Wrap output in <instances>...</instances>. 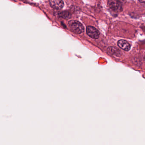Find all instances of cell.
<instances>
[{
	"label": "cell",
	"instance_id": "6da1fadb",
	"mask_svg": "<svg viewBox=\"0 0 145 145\" xmlns=\"http://www.w3.org/2000/svg\"><path fill=\"white\" fill-rule=\"evenodd\" d=\"M68 26L70 30L74 33L80 34L84 32V26L81 23L77 21L72 20L69 21Z\"/></svg>",
	"mask_w": 145,
	"mask_h": 145
},
{
	"label": "cell",
	"instance_id": "7a4b0ae2",
	"mask_svg": "<svg viewBox=\"0 0 145 145\" xmlns=\"http://www.w3.org/2000/svg\"><path fill=\"white\" fill-rule=\"evenodd\" d=\"M108 5L111 9L117 12H120L123 10V7L121 3L118 0H109Z\"/></svg>",
	"mask_w": 145,
	"mask_h": 145
},
{
	"label": "cell",
	"instance_id": "3957f363",
	"mask_svg": "<svg viewBox=\"0 0 145 145\" xmlns=\"http://www.w3.org/2000/svg\"><path fill=\"white\" fill-rule=\"evenodd\" d=\"M86 33L88 36L93 39H98L99 37V32L93 26H87L86 28Z\"/></svg>",
	"mask_w": 145,
	"mask_h": 145
},
{
	"label": "cell",
	"instance_id": "277c9868",
	"mask_svg": "<svg viewBox=\"0 0 145 145\" xmlns=\"http://www.w3.org/2000/svg\"><path fill=\"white\" fill-rule=\"evenodd\" d=\"M51 7L56 9H61L64 6V3L62 0H49Z\"/></svg>",
	"mask_w": 145,
	"mask_h": 145
},
{
	"label": "cell",
	"instance_id": "5b68a950",
	"mask_svg": "<svg viewBox=\"0 0 145 145\" xmlns=\"http://www.w3.org/2000/svg\"><path fill=\"white\" fill-rule=\"evenodd\" d=\"M118 44L120 48L126 51H129L130 49V44L125 40H120L118 41Z\"/></svg>",
	"mask_w": 145,
	"mask_h": 145
},
{
	"label": "cell",
	"instance_id": "8992f818",
	"mask_svg": "<svg viewBox=\"0 0 145 145\" xmlns=\"http://www.w3.org/2000/svg\"><path fill=\"white\" fill-rule=\"evenodd\" d=\"M108 51L111 55H113L117 57H120L121 56V53L119 49L116 47H110L108 49Z\"/></svg>",
	"mask_w": 145,
	"mask_h": 145
},
{
	"label": "cell",
	"instance_id": "52a82bcc",
	"mask_svg": "<svg viewBox=\"0 0 145 145\" xmlns=\"http://www.w3.org/2000/svg\"><path fill=\"white\" fill-rule=\"evenodd\" d=\"M58 15L59 17L68 19L71 18V15L70 13L67 11H63L58 13Z\"/></svg>",
	"mask_w": 145,
	"mask_h": 145
},
{
	"label": "cell",
	"instance_id": "ba28073f",
	"mask_svg": "<svg viewBox=\"0 0 145 145\" xmlns=\"http://www.w3.org/2000/svg\"><path fill=\"white\" fill-rule=\"evenodd\" d=\"M140 2H141V3H144L145 2V0H139Z\"/></svg>",
	"mask_w": 145,
	"mask_h": 145
}]
</instances>
